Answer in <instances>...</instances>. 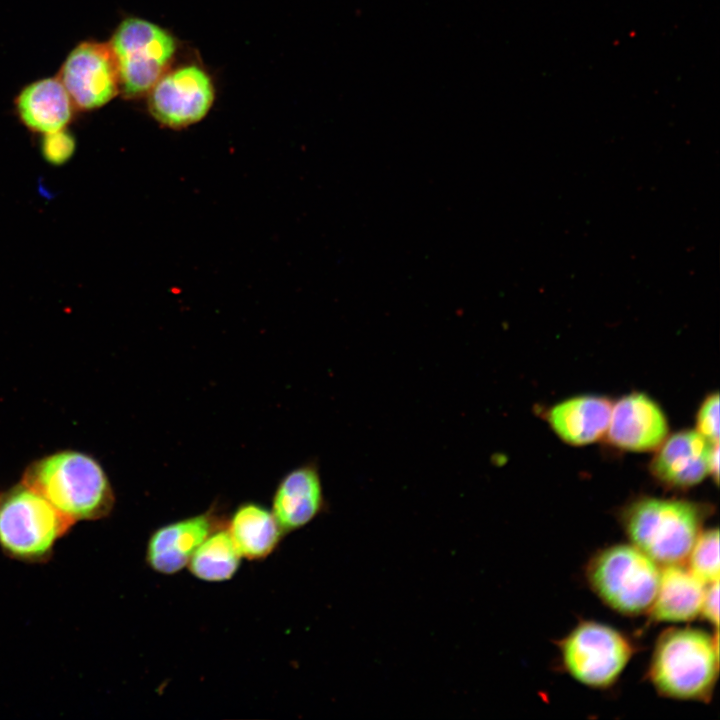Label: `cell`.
Returning a JSON list of instances; mask_svg holds the SVG:
<instances>
[{"instance_id":"1","label":"cell","mask_w":720,"mask_h":720,"mask_svg":"<svg viewBox=\"0 0 720 720\" xmlns=\"http://www.w3.org/2000/svg\"><path fill=\"white\" fill-rule=\"evenodd\" d=\"M718 632L711 635L691 627H673L656 640L648 679L662 696L707 702L719 672Z\"/></svg>"},{"instance_id":"2","label":"cell","mask_w":720,"mask_h":720,"mask_svg":"<svg viewBox=\"0 0 720 720\" xmlns=\"http://www.w3.org/2000/svg\"><path fill=\"white\" fill-rule=\"evenodd\" d=\"M23 484L72 522L105 517L115 502L100 464L77 451H61L32 463L24 473Z\"/></svg>"},{"instance_id":"8","label":"cell","mask_w":720,"mask_h":720,"mask_svg":"<svg viewBox=\"0 0 720 720\" xmlns=\"http://www.w3.org/2000/svg\"><path fill=\"white\" fill-rule=\"evenodd\" d=\"M214 100L210 77L196 65L164 73L150 90L149 110L160 123L182 128L200 121Z\"/></svg>"},{"instance_id":"12","label":"cell","mask_w":720,"mask_h":720,"mask_svg":"<svg viewBox=\"0 0 720 720\" xmlns=\"http://www.w3.org/2000/svg\"><path fill=\"white\" fill-rule=\"evenodd\" d=\"M271 511L285 535L328 511L316 462L301 464L284 475L274 492Z\"/></svg>"},{"instance_id":"21","label":"cell","mask_w":720,"mask_h":720,"mask_svg":"<svg viewBox=\"0 0 720 720\" xmlns=\"http://www.w3.org/2000/svg\"><path fill=\"white\" fill-rule=\"evenodd\" d=\"M696 431L710 443L719 442V394L708 395L696 417Z\"/></svg>"},{"instance_id":"9","label":"cell","mask_w":720,"mask_h":720,"mask_svg":"<svg viewBox=\"0 0 720 720\" xmlns=\"http://www.w3.org/2000/svg\"><path fill=\"white\" fill-rule=\"evenodd\" d=\"M70 99L81 109H94L109 102L118 92L119 78L109 45L79 44L67 57L60 79Z\"/></svg>"},{"instance_id":"5","label":"cell","mask_w":720,"mask_h":720,"mask_svg":"<svg viewBox=\"0 0 720 720\" xmlns=\"http://www.w3.org/2000/svg\"><path fill=\"white\" fill-rule=\"evenodd\" d=\"M72 523L23 483L0 496V545L15 558H44Z\"/></svg>"},{"instance_id":"23","label":"cell","mask_w":720,"mask_h":720,"mask_svg":"<svg viewBox=\"0 0 720 720\" xmlns=\"http://www.w3.org/2000/svg\"><path fill=\"white\" fill-rule=\"evenodd\" d=\"M718 471H719V445L715 443L712 445L709 457V474L714 477V480L718 482Z\"/></svg>"},{"instance_id":"7","label":"cell","mask_w":720,"mask_h":720,"mask_svg":"<svg viewBox=\"0 0 720 720\" xmlns=\"http://www.w3.org/2000/svg\"><path fill=\"white\" fill-rule=\"evenodd\" d=\"M109 46L118 71L119 88L127 97L149 92L166 71L176 50L169 33L138 18L124 20Z\"/></svg>"},{"instance_id":"10","label":"cell","mask_w":720,"mask_h":720,"mask_svg":"<svg viewBox=\"0 0 720 720\" xmlns=\"http://www.w3.org/2000/svg\"><path fill=\"white\" fill-rule=\"evenodd\" d=\"M227 520L215 510L180 519L155 529L147 542L148 566L163 575L178 573L200 544Z\"/></svg>"},{"instance_id":"15","label":"cell","mask_w":720,"mask_h":720,"mask_svg":"<svg viewBox=\"0 0 720 720\" xmlns=\"http://www.w3.org/2000/svg\"><path fill=\"white\" fill-rule=\"evenodd\" d=\"M612 403L604 397L582 395L557 403L547 421L560 439L581 446L602 438L608 429Z\"/></svg>"},{"instance_id":"11","label":"cell","mask_w":720,"mask_h":720,"mask_svg":"<svg viewBox=\"0 0 720 720\" xmlns=\"http://www.w3.org/2000/svg\"><path fill=\"white\" fill-rule=\"evenodd\" d=\"M606 434L617 448L651 451L667 438L668 423L661 408L650 397L634 392L612 405Z\"/></svg>"},{"instance_id":"18","label":"cell","mask_w":720,"mask_h":720,"mask_svg":"<svg viewBox=\"0 0 720 720\" xmlns=\"http://www.w3.org/2000/svg\"><path fill=\"white\" fill-rule=\"evenodd\" d=\"M226 524L211 533L191 556L187 568L195 578L205 582H223L230 580L238 571L242 556Z\"/></svg>"},{"instance_id":"16","label":"cell","mask_w":720,"mask_h":720,"mask_svg":"<svg viewBox=\"0 0 720 720\" xmlns=\"http://www.w3.org/2000/svg\"><path fill=\"white\" fill-rule=\"evenodd\" d=\"M226 526L242 558L249 561L267 558L285 535L272 511L255 502L240 504Z\"/></svg>"},{"instance_id":"6","label":"cell","mask_w":720,"mask_h":720,"mask_svg":"<svg viewBox=\"0 0 720 720\" xmlns=\"http://www.w3.org/2000/svg\"><path fill=\"white\" fill-rule=\"evenodd\" d=\"M562 665L576 681L591 688L613 685L634 653L631 641L615 628L583 621L558 644Z\"/></svg>"},{"instance_id":"14","label":"cell","mask_w":720,"mask_h":720,"mask_svg":"<svg viewBox=\"0 0 720 720\" xmlns=\"http://www.w3.org/2000/svg\"><path fill=\"white\" fill-rule=\"evenodd\" d=\"M706 584L684 563L664 565L648 611L651 622H688L700 615Z\"/></svg>"},{"instance_id":"22","label":"cell","mask_w":720,"mask_h":720,"mask_svg":"<svg viewBox=\"0 0 720 720\" xmlns=\"http://www.w3.org/2000/svg\"><path fill=\"white\" fill-rule=\"evenodd\" d=\"M719 581L706 586L700 615L710 624L718 626L719 623Z\"/></svg>"},{"instance_id":"3","label":"cell","mask_w":720,"mask_h":720,"mask_svg":"<svg viewBox=\"0 0 720 720\" xmlns=\"http://www.w3.org/2000/svg\"><path fill=\"white\" fill-rule=\"evenodd\" d=\"M711 512L703 503L644 496L625 505L619 520L632 545L669 565L687 560Z\"/></svg>"},{"instance_id":"17","label":"cell","mask_w":720,"mask_h":720,"mask_svg":"<svg viewBox=\"0 0 720 720\" xmlns=\"http://www.w3.org/2000/svg\"><path fill=\"white\" fill-rule=\"evenodd\" d=\"M17 111L24 124L38 132L63 129L71 118V99L59 79L31 83L17 98Z\"/></svg>"},{"instance_id":"20","label":"cell","mask_w":720,"mask_h":720,"mask_svg":"<svg viewBox=\"0 0 720 720\" xmlns=\"http://www.w3.org/2000/svg\"><path fill=\"white\" fill-rule=\"evenodd\" d=\"M75 139L62 129L46 133L41 142V152L44 159L53 165H62L67 162L75 151Z\"/></svg>"},{"instance_id":"13","label":"cell","mask_w":720,"mask_h":720,"mask_svg":"<svg viewBox=\"0 0 720 720\" xmlns=\"http://www.w3.org/2000/svg\"><path fill=\"white\" fill-rule=\"evenodd\" d=\"M712 445L696 430L679 431L657 448L650 464L651 473L668 487L695 486L709 474Z\"/></svg>"},{"instance_id":"19","label":"cell","mask_w":720,"mask_h":720,"mask_svg":"<svg viewBox=\"0 0 720 720\" xmlns=\"http://www.w3.org/2000/svg\"><path fill=\"white\" fill-rule=\"evenodd\" d=\"M687 567L706 585L719 581V531H702L688 557Z\"/></svg>"},{"instance_id":"4","label":"cell","mask_w":720,"mask_h":720,"mask_svg":"<svg viewBox=\"0 0 720 720\" xmlns=\"http://www.w3.org/2000/svg\"><path fill=\"white\" fill-rule=\"evenodd\" d=\"M586 580L598 598L614 611L637 616L649 611L656 596L658 563L632 544H613L592 555Z\"/></svg>"}]
</instances>
